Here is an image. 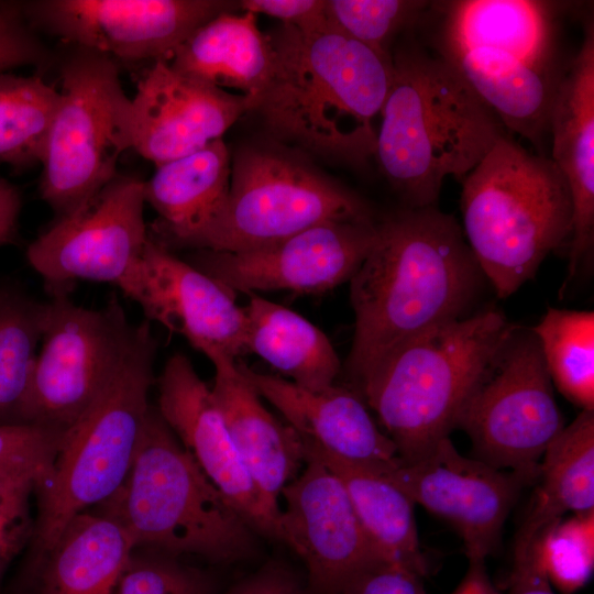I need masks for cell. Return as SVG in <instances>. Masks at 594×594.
I'll list each match as a JSON object with an SVG mask.
<instances>
[{"label": "cell", "mask_w": 594, "mask_h": 594, "mask_svg": "<svg viewBox=\"0 0 594 594\" xmlns=\"http://www.w3.org/2000/svg\"><path fill=\"white\" fill-rule=\"evenodd\" d=\"M301 442L304 451L319 458L341 481L376 549L385 558L403 562L425 575L427 562L418 538L414 502L382 471Z\"/></svg>", "instance_id": "28"}, {"label": "cell", "mask_w": 594, "mask_h": 594, "mask_svg": "<svg viewBox=\"0 0 594 594\" xmlns=\"http://www.w3.org/2000/svg\"><path fill=\"white\" fill-rule=\"evenodd\" d=\"M167 63L175 70L217 88L241 91L252 106L268 78L272 50L267 33L257 26L256 15L232 10L196 29Z\"/></svg>", "instance_id": "26"}, {"label": "cell", "mask_w": 594, "mask_h": 594, "mask_svg": "<svg viewBox=\"0 0 594 594\" xmlns=\"http://www.w3.org/2000/svg\"><path fill=\"white\" fill-rule=\"evenodd\" d=\"M424 574L392 559H377L354 574L339 594H427Z\"/></svg>", "instance_id": "39"}, {"label": "cell", "mask_w": 594, "mask_h": 594, "mask_svg": "<svg viewBox=\"0 0 594 594\" xmlns=\"http://www.w3.org/2000/svg\"><path fill=\"white\" fill-rule=\"evenodd\" d=\"M559 81L549 119L551 160L572 196L573 223L568 244V276L562 289L592 260L594 245V28Z\"/></svg>", "instance_id": "20"}, {"label": "cell", "mask_w": 594, "mask_h": 594, "mask_svg": "<svg viewBox=\"0 0 594 594\" xmlns=\"http://www.w3.org/2000/svg\"><path fill=\"white\" fill-rule=\"evenodd\" d=\"M96 508L119 521L136 549L224 563L253 553L255 531L204 474L156 406L148 409L127 479Z\"/></svg>", "instance_id": "6"}, {"label": "cell", "mask_w": 594, "mask_h": 594, "mask_svg": "<svg viewBox=\"0 0 594 594\" xmlns=\"http://www.w3.org/2000/svg\"><path fill=\"white\" fill-rule=\"evenodd\" d=\"M35 30L123 62L167 61L199 26L239 4L220 0L21 2Z\"/></svg>", "instance_id": "13"}, {"label": "cell", "mask_w": 594, "mask_h": 594, "mask_svg": "<svg viewBox=\"0 0 594 594\" xmlns=\"http://www.w3.org/2000/svg\"><path fill=\"white\" fill-rule=\"evenodd\" d=\"M244 353H254L287 381L310 391L336 383L340 359L328 337L309 320L268 299L251 294Z\"/></svg>", "instance_id": "27"}, {"label": "cell", "mask_w": 594, "mask_h": 594, "mask_svg": "<svg viewBox=\"0 0 594 594\" xmlns=\"http://www.w3.org/2000/svg\"><path fill=\"white\" fill-rule=\"evenodd\" d=\"M63 435L33 425L0 426V469L25 465L46 476Z\"/></svg>", "instance_id": "38"}, {"label": "cell", "mask_w": 594, "mask_h": 594, "mask_svg": "<svg viewBox=\"0 0 594 594\" xmlns=\"http://www.w3.org/2000/svg\"><path fill=\"white\" fill-rule=\"evenodd\" d=\"M560 6L531 0L431 2L439 26L435 41L479 45L516 54L543 69L562 73L557 47Z\"/></svg>", "instance_id": "23"}, {"label": "cell", "mask_w": 594, "mask_h": 594, "mask_svg": "<svg viewBox=\"0 0 594 594\" xmlns=\"http://www.w3.org/2000/svg\"><path fill=\"white\" fill-rule=\"evenodd\" d=\"M46 304L28 424L64 433L119 369L135 326L116 297L100 309L75 305L66 293Z\"/></svg>", "instance_id": "11"}, {"label": "cell", "mask_w": 594, "mask_h": 594, "mask_svg": "<svg viewBox=\"0 0 594 594\" xmlns=\"http://www.w3.org/2000/svg\"><path fill=\"white\" fill-rule=\"evenodd\" d=\"M135 550L121 524L94 507L76 515L29 566L28 582L34 594H114Z\"/></svg>", "instance_id": "24"}, {"label": "cell", "mask_w": 594, "mask_h": 594, "mask_svg": "<svg viewBox=\"0 0 594 594\" xmlns=\"http://www.w3.org/2000/svg\"><path fill=\"white\" fill-rule=\"evenodd\" d=\"M374 157L406 207L437 206L448 176L462 180L505 135L460 76L414 40L392 52Z\"/></svg>", "instance_id": "3"}, {"label": "cell", "mask_w": 594, "mask_h": 594, "mask_svg": "<svg viewBox=\"0 0 594 594\" xmlns=\"http://www.w3.org/2000/svg\"><path fill=\"white\" fill-rule=\"evenodd\" d=\"M564 426L536 334L512 323L455 428L470 437L477 459L536 481L546 449Z\"/></svg>", "instance_id": "10"}, {"label": "cell", "mask_w": 594, "mask_h": 594, "mask_svg": "<svg viewBox=\"0 0 594 594\" xmlns=\"http://www.w3.org/2000/svg\"><path fill=\"white\" fill-rule=\"evenodd\" d=\"M430 1L421 0H326L331 28L392 58L395 37L421 22Z\"/></svg>", "instance_id": "33"}, {"label": "cell", "mask_w": 594, "mask_h": 594, "mask_svg": "<svg viewBox=\"0 0 594 594\" xmlns=\"http://www.w3.org/2000/svg\"><path fill=\"white\" fill-rule=\"evenodd\" d=\"M485 279L462 227L437 206L405 207L377 221L373 246L349 280L351 388L410 338L474 312Z\"/></svg>", "instance_id": "1"}, {"label": "cell", "mask_w": 594, "mask_h": 594, "mask_svg": "<svg viewBox=\"0 0 594 594\" xmlns=\"http://www.w3.org/2000/svg\"><path fill=\"white\" fill-rule=\"evenodd\" d=\"M157 410L208 480L257 534L277 540L279 513L261 496L212 396L190 360L173 354L157 381Z\"/></svg>", "instance_id": "17"}, {"label": "cell", "mask_w": 594, "mask_h": 594, "mask_svg": "<svg viewBox=\"0 0 594 594\" xmlns=\"http://www.w3.org/2000/svg\"><path fill=\"white\" fill-rule=\"evenodd\" d=\"M135 550L114 594H217L215 579L167 553Z\"/></svg>", "instance_id": "35"}, {"label": "cell", "mask_w": 594, "mask_h": 594, "mask_svg": "<svg viewBox=\"0 0 594 594\" xmlns=\"http://www.w3.org/2000/svg\"><path fill=\"white\" fill-rule=\"evenodd\" d=\"M375 220L329 221L244 252L195 251L187 262L233 293L319 294L349 282L376 238Z\"/></svg>", "instance_id": "15"}, {"label": "cell", "mask_w": 594, "mask_h": 594, "mask_svg": "<svg viewBox=\"0 0 594 594\" xmlns=\"http://www.w3.org/2000/svg\"><path fill=\"white\" fill-rule=\"evenodd\" d=\"M540 558L552 587L574 594L594 568V510L551 524L539 537Z\"/></svg>", "instance_id": "34"}, {"label": "cell", "mask_w": 594, "mask_h": 594, "mask_svg": "<svg viewBox=\"0 0 594 594\" xmlns=\"http://www.w3.org/2000/svg\"><path fill=\"white\" fill-rule=\"evenodd\" d=\"M21 206L18 188L0 177V248L16 242Z\"/></svg>", "instance_id": "43"}, {"label": "cell", "mask_w": 594, "mask_h": 594, "mask_svg": "<svg viewBox=\"0 0 594 594\" xmlns=\"http://www.w3.org/2000/svg\"><path fill=\"white\" fill-rule=\"evenodd\" d=\"M131 102L132 148L155 166L222 139L251 110L248 96L182 74L164 59L145 72Z\"/></svg>", "instance_id": "18"}, {"label": "cell", "mask_w": 594, "mask_h": 594, "mask_svg": "<svg viewBox=\"0 0 594 594\" xmlns=\"http://www.w3.org/2000/svg\"><path fill=\"white\" fill-rule=\"evenodd\" d=\"M156 351L150 321L135 326L114 375L64 432L51 471L35 488L37 510L29 566L44 556L76 515L109 499L127 479L151 407Z\"/></svg>", "instance_id": "7"}, {"label": "cell", "mask_w": 594, "mask_h": 594, "mask_svg": "<svg viewBox=\"0 0 594 594\" xmlns=\"http://www.w3.org/2000/svg\"><path fill=\"white\" fill-rule=\"evenodd\" d=\"M272 65L251 111L278 140L361 167L375 154L392 58L329 26L305 32L280 24L266 32Z\"/></svg>", "instance_id": "2"}, {"label": "cell", "mask_w": 594, "mask_h": 594, "mask_svg": "<svg viewBox=\"0 0 594 594\" xmlns=\"http://www.w3.org/2000/svg\"><path fill=\"white\" fill-rule=\"evenodd\" d=\"M261 397L271 403L302 441L375 470L400 462L394 442L371 416L362 397L336 383L310 391L238 362Z\"/></svg>", "instance_id": "21"}, {"label": "cell", "mask_w": 594, "mask_h": 594, "mask_svg": "<svg viewBox=\"0 0 594 594\" xmlns=\"http://www.w3.org/2000/svg\"><path fill=\"white\" fill-rule=\"evenodd\" d=\"M531 329L552 385L582 410H594V312L549 307Z\"/></svg>", "instance_id": "31"}, {"label": "cell", "mask_w": 594, "mask_h": 594, "mask_svg": "<svg viewBox=\"0 0 594 594\" xmlns=\"http://www.w3.org/2000/svg\"><path fill=\"white\" fill-rule=\"evenodd\" d=\"M50 53L26 21L22 4L0 1V73L46 66Z\"/></svg>", "instance_id": "37"}, {"label": "cell", "mask_w": 594, "mask_h": 594, "mask_svg": "<svg viewBox=\"0 0 594 594\" xmlns=\"http://www.w3.org/2000/svg\"><path fill=\"white\" fill-rule=\"evenodd\" d=\"M413 502L450 522L469 562H485L498 547L504 524L521 490L535 481L462 455L449 437L411 462L378 470Z\"/></svg>", "instance_id": "14"}, {"label": "cell", "mask_w": 594, "mask_h": 594, "mask_svg": "<svg viewBox=\"0 0 594 594\" xmlns=\"http://www.w3.org/2000/svg\"><path fill=\"white\" fill-rule=\"evenodd\" d=\"M45 472L25 465L0 469V580L13 559L31 542V498Z\"/></svg>", "instance_id": "36"}, {"label": "cell", "mask_w": 594, "mask_h": 594, "mask_svg": "<svg viewBox=\"0 0 594 594\" xmlns=\"http://www.w3.org/2000/svg\"><path fill=\"white\" fill-rule=\"evenodd\" d=\"M282 491L277 540L301 560L317 594H339L359 571L385 558L373 544L341 481L316 455Z\"/></svg>", "instance_id": "16"}, {"label": "cell", "mask_w": 594, "mask_h": 594, "mask_svg": "<svg viewBox=\"0 0 594 594\" xmlns=\"http://www.w3.org/2000/svg\"><path fill=\"white\" fill-rule=\"evenodd\" d=\"M61 78L40 180L56 220L85 208L118 175L120 156L133 146L132 102L114 59L75 46Z\"/></svg>", "instance_id": "9"}, {"label": "cell", "mask_w": 594, "mask_h": 594, "mask_svg": "<svg viewBox=\"0 0 594 594\" xmlns=\"http://www.w3.org/2000/svg\"><path fill=\"white\" fill-rule=\"evenodd\" d=\"M462 231L497 297L535 277L568 246L573 223L569 185L553 161L506 134L461 180Z\"/></svg>", "instance_id": "4"}, {"label": "cell", "mask_w": 594, "mask_h": 594, "mask_svg": "<svg viewBox=\"0 0 594 594\" xmlns=\"http://www.w3.org/2000/svg\"><path fill=\"white\" fill-rule=\"evenodd\" d=\"M59 99L42 76L0 73V162L18 169L41 163Z\"/></svg>", "instance_id": "32"}, {"label": "cell", "mask_w": 594, "mask_h": 594, "mask_svg": "<svg viewBox=\"0 0 594 594\" xmlns=\"http://www.w3.org/2000/svg\"><path fill=\"white\" fill-rule=\"evenodd\" d=\"M539 537L515 542L508 594H554L541 562Z\"/></svg>", "instance_id": "42"}, {"label": "cell", "mask_w": 594, "mask_h": 594, "mask_svg": "<svg viewBox=\"0 0 594 594\" xmlns=\"http://www.w3.org/2000/svg\"><path fill=\"white\" fill-rule=\"evenodd\" d=\"M144 263L138 304L147 321H157L184 337L210 361H237L244 353L246 317L235 293L151 237Z\"/></svg>", "instance_id": "19"}, {"label": "cell", "mask_w": 594, "mask_h": 594, "mask_svg": "<svg viewBox=\"0 0 594 594\" xmlns=\"http://www.w3.org/2000/svg\"><path fill=\"white\" fill-rule=\"evenodd\" d=\"M221 594H317L305 574L278 561H270L238 580Z\"/></svg>", "instance_id": "40"}, {"label": "cell", "mask_w": 594, "mask_h": 594, "mask_svg": "<svg viewBox=\"0 0 594 594\" xmlns=\"http://www.w3.org/2000/svg\"><path fill=\"white\" fill-rule=\"evenodd\" d=\"M228 147L218 139L188 155L156 166L143 180V196L158 215L150 237L172 251L205 227L223 207L230 188Z\"/></svg>", "instance_id": "25"}, {"label": "cell", "mask_w": 594, "mask_h": 594, "mask_svg": "<svg viewBox=\"0 0 594 594\" xmlns=\"http://www.w3.org/2000/svg\"><path fill=\"white\" fill-rule=\"evenodd\" d=\"M537 480L515 541L538 537L566 512L594 510V410H581L551 441Z\"/></svg>", "instance_id": "29"}, {"label": "cell", "mask_w": 594, "mask_h": 594, "mask_svg": "<svg viewBox=\"0 0 594 594\" xmlns=\"http://www.w3.org/2000/svg\"><path fill=\"white\" fill-rule=\"evenodd\" d=\"M46 302L0 286V426L28 424L37 348Z\"/></svg>", "instance_id": "30"}, {"label": "cell", "mask_w": 594, "mask_h": 594, "mask_svg": "<svg viewBox=\"0 0 594 594\" xmlns=\"http://www.w3.org/2000/svg\"><path fill=\"white\" fill-rule=\"evenodd\" d=\"M239 3L242 11L273 16L280 24L300 31H320L330 26L326 15V0H243Z\"/></svg>", "instance_id": "41"}, {"label": "cell", "mask_w": 594, "mask_h": 594, "mask_svg": "<svg viewBox=\"0 0 594 594\" xmlns=\"http://www.w3.org/2000/svg\"><path fill=\"white\" fill-rule=\"evenodd\" d=\"M485 562H469L468 571L451 594H499L493 585Z\"/></svg>", "instance_id": "44"}, {"label": "cell", "mask_w": 594, "mask_h": 594, "mask_svg": "<svg viewBox=\"0 0 594 594\" xmlns=\"http://www.w3.org/2000/svg\"><path fill=\"white\" fill-rule=\"evenodd\" d=\"M510 326L494 307L435 326L398 345L353 389L374 410L403 462L449 437Z\"/></svg>", "instance_id": "5"}, {"label": "cell", "mask_w": 594, "mask_h": 594, "mask_svg": "<svg viewBox=\"0 0 594 594\" xmlns=\"http://www.w3.org/2000/svg\"><path fill=\"white\" fill-rule=\"evenodd\" d=\"M211 363L212 396L230 437L265 504L279 513L282 491L305 465L302 442L264 406L238 361L220 358Z\"/></svg>", "instance_id": "22"}, {"label": "cell", "mask_w": 594, "mask_h": 594, "mask_svg": "<svg viewBox=\"0 0 594 594\" xmlns=\"http://www.w3.org/2000/svg\"><path fill=\"white\" fill-rule=\"evenodd\" d=\"M144 205L143 180L118 174L85 208L40 234L26 258L52 295L92 280L113 284L138 302L150 239Z\"/></svg>", "instance_id": "12"}, {"label": "cell", "mask_w": 594, "mask_h": 594, "mask_svg": "<svg viewBox=\"0 0 594 594\" xmlns=\"http://www.w3.org/2000/svg\"><path fill=\"white\" fill-rule=\"evenodd\" d=\"M374 220L356 194L305 160L270 145L241 147L220 211L174 249L244 252L329 221Z\"/></svg>", "instance_id": "8"}]
</instances>
